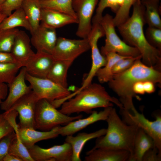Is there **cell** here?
Returning <instances> with one entry per match:
<instances>
[{"label":"cell","mask_w":161,"mask_h":161,"mask_svg":"<svg viewBox=\"0 0 161 161\" xmlns=\"http://www.w3.org/2000/svg\"><path fill=\"white\" fill-rule=\"evenodd\" d=\"M99 0H72V6L76 16L78 27L76 35L87 38L91 30L93 15Z\"/></svg>","instance_id":"obj_10"},{"label":"cell","mask_w":161,"mask_h":161,"mask_svg":"<svg viewBox=\"0 0 161 161\" xmlns=\"http://www.w3.org/2000/svg\"><path fill=\"white\" fill-rule=\"evenodd\" d=\"M161 154L156 147L148 150L143 157L142 161H160Z\"/></svg>","instance_id":"obj_40"},{"label":"cell","mask_w":161,"mask_h":161,"mask_svg":"<svg viewBox=\"0 0 161 161\" xmlns=\"http://www.w3.org/2000/svg\"><path fill=\"white\" fill-rule=\"evenodd\" d=\"M60 126L46 131H38L32 128H20L18 126L15 127L14 130L18 133L23 144L28 148L39 141L57 137L59 135Z\"/></svg>","instance_id":"obj_17"},{"label":"cell","mask_w":161,"mask_h":161,"mask_svg":"<svg viewBox=\"0 0 161 161\" xmlns=\"http://www.w3.org/2000/svg\"><path fill=\"white\" fill-rule=\"evenodd\" d=\"M141 57H129L121 59L114 65L112 70L113 75L123 72L130 68L137 59Z\"/></svg>","instance_id":"obj_37"},{"label":"cell","mask_w":161,"mask_h":161,"mask_svg":"<svg viewBox=\"0 0 161 161\" xmlns=\"http://www.w3.org/2000/svg\"><path fill=\"white\" fill-rule=\"evenodd\" d=\"M31 33V44L37 52L52 54L58 38L55 29L41 23L38 27Z\"/></svg>","instance_id":"obj_15"},{"label":"cell","mask_w":161,"mask_h":161,"mask_svg":"<svg viewBox=\"0 0 161 161\" xmlns=\"http://www.w3.org/2000/svg\"><path fill=\"white\" fill-rule=\"evenodd\" d=\"M141 59H137L125 71L114 74L112 78L108 82L109 87L119 97L123 108L129 111L135 109L132 101L134 97H137L132 89L134 84L145 81H151L155 84L161 83L160 71L146 65Z\"/></svg>","instance_id":"obj_2"},{"label":"cell","mask_w":161,"mask_h":161,"mask_svg":"<svg viewBox=\"0 0 161 161\" xmlns=\"http://www.w3.org/2000/svg\"><path fill=\"white\" fill-rule=\"evenodd\" d=\"M106 36L104 45L101 49L100 52L103 56L107 54L114 52L125 56H141L139 50L122 40L116 33L115 26L113 22V17L109 14L103 16L99 22Z\"/></svg>","instance_id":"obj_6"},{"label":"cell","mask_w":161,"mask_h":161,"mask_svg":"<svg viewBox=\"0 0 161 161\" xmlns=\"http://www.w3.org/2000/svg\"><path fill=\"white\" fill-rule=\"evenodd\" d=\"M16 137V134L13 131L0 140V161H3L5 157L8 154L10 145Z\"/></svg>","instance_id":"obj_36"},{"label":"cell","mask_w":161,"mask_h":161,"mask_svg":"<svg viewBox=\"0 0 161 161\" xmlns=\"http://www.w3.org/2000/svg\"><path fill=\"white\" fill-rule=\"evenodd\" d=\"M6 0H0V10L2 5L4 3Z\"/></svg>","instance_id":"obj_48"},{"label":"cell","mask_w":161,"mask_h":161,"mask_svg":"<svg viewBox=\"0 0 161 161\" xmlns=\"http://www.w3.org/2000/svg\"><path fill=\"white\" fill-rule=\"evenodd\" d=\"M17 62H18L11 52H0V63H10Z\"/></svg>","instance_id":"obj_41"},{"label":"cell","mask_w":161,"mask_h":161,"mask_svg":"<svg viewBox=\"0 0 161 161\" xmlns=\"http://www.w3.org/2000/svg\"><path fill=\"white\" fill-rule=\"evenodd\" d=\"M24 0H6L2 5L0 13L5 15L7 17L10 15L13 11L21 6Z\"/></svg>","instance_id":"obj_38"},{"label":"cell","mask_w":161,"mask_h":161,"mask_svg":"<svg viewBox=\"0 0 161 161\" xmlns=\"http://www.w3.org/2000/svg\"><path fill=\"white\" fill-rule=\"evenodd\" d=\"M31 41L24 31L19 30L15 38L11 53L16 61L23 66L29 59L34 53L31 48Z\"/></svg>","instance_id":"obj_19"},{"label":"cell","mask_w":161,"mask_h":161,"mask_svg":"<svg viewBox=\"0 0 161 161\" xmlns=\"http://www.w3.org/2000/svg\"><path fill=\"white\" fill-rule=\"evenodd\" d=\"M3 161H23L20 158L15 155L7 154L4 157Z\"/></svg>","instance_id":"obj_45"},{"label":"cell","mask_w":161,"mask_h":161,"mask_svg":"<svg viewBox=\"0 0 161 161\" xmlns=\"http://www.w3.org/2000/svg\"><path fill=\"white\" fill-rule=\"evenodd\" d=\"M123 1L124 0H100L95 14L92 19V24L99 23L103 16V12L106 8H110L112 12L116 13Z\"/></svg>","instance_id":"obj_31"},{"label":"cell","mask_w":161,"mask_h":161,"mask_svg":"<svg viewBox=\"0 0 161 161\" xmlns=\"http://www.w3.org/2000/svg\"><path fill=\"white\" fill-rule=\"evenodd\" d=\"M106 63L104 66L100 68L97 72L96 76L101 83L108 82L112 78V70L115 64L120 60L130 57L123 56L114 52L108 53L105 56Z\"/></svg>","instance_id":"obj_27"},{"label":"cell","mask_w":161,"mask_h":161,"mask_svg":"<svg viewBox=\"0 0 161 161\" xmlns=\"http://www.w3.org/2000/svg\"><path fill=\"white\" fill-rule=\"evenodd\" d=\"M55 59L51 54L37 52L25 64L26 72L31 76L46 78Z\"/></svg>","instance_id":"obj_14"},{"label":"cell","mask_w":161,"mask_h":161,"mask_svg":"<svg viewBox=\"0 0 161 161\" xmlns=\"http://www.w3.org/2000/svg\"><path fill=\"white\" fill-rule=\"evenodd\" d=\"M7 17L6 16L0 13V24L4 18Z\"/></svg>","instance_id":"obj_47"},{"label":"cell","mask_w":161,"mask_h":161,"mask_svg":"<svg viewBox=\"0 0 161 161\" xmlns=\"http://www.w3.org/2000/svg\"><path fill=\"white\" fill-rule=\"evenodd\" d=\"M26 73L25 68L22 67L18 74L7 84L9 92L1 105L0 108L2 110L8 111L18 100L32 90L30 86L26 83Z\"/></svg>","instance_id":"obj_13"},{"label":"cell","mask_w":161,"mask_h":161,"mask_svg":"<svg viewBox=\"0 0 161 161\" xmlns=\"http://www.w3.org/2000/svg\"><path fill=\"white\" fill-rule=\"evenodd\" d=\"M38 0L41 1H45V0Z\"/></svg>","instance_id":"obj_49"},{"label":"cell","mask_w":161,"mask_h":161,"mask_svg":"<svg viewBox=\"0 0 161 161\" xmlns=\"http://www.w3.org/2000/svg\"><path fill=\"white\" fill-rule=\"evenodd\" d=\"M140 1L141 0H124L123 4L113 18V23L115 27L123 23L129 18L131 7L135 3Z\"/></svg>","instance_id":"obj_34"},{"label":"cell","mask_w":161,"mask_h":161,"mask_svg":"<svg viewBox=\"0 0 161 161\" xmlns=\"http://www.w3.org/2000/svg\"><path fill=\"white\" fill-rule=\"evenodd\" d=\"M81 114L70 117L58 110L49 101L40 99L36 106L35 114V129L49 131L61 125H65L73 121L82 118Z\"/></svg>","instance_id":"obj_5"},{"label":"cell","mask_w":161,"mask_h":161,"mask_svg":"<svg viewBox=\"0 0 161 161\" xmlns=\"http://www.w3.org/2000/svg\"><path fill=\"white\" fill-rule=\"evenodd\" d=\"M31 27L30 33L39 26L41 21V7L38 0H24L21 6Z\"/></svg>","instance_id":"obj_25"},{"label":"cell","mask_w":161,"mask_h":161,"mask_svg":"<svg viewBox=\"0 0 161 161\" xmlns=\"http://www.w3.org/2000/svg\"><path fill=\"white\" fill-rule=\"evenodd\" d=\"M15 133L16 137L10 145L8 154L20 158L23 161H34L28 149L22 142L18 133L16 132Z\"/></svg>","instance_id":"obj_32"},{"label":"cell","mask_w":161,"mask_h":161,"mask_svg":"<svg viewBox=\"0 0 161 161\" xmlns=\"http://www.w3.org/2000/svg\"><path fill=\"white\" fill-rule=\"evenodd\" d=\"M72 2V0H47L40 1L42 8L54 10L77 19L73 9Z\"/></svg>","instance_id":"obj_29"},{"label":"cell","mask_w":161,"mask_h":161,"mask_svg":"<svg viewBox=\"0 0 161 161\" xmlns=\"http://www.w3.org/2000/svg\"><path fill=\"white\" fill-rule=\"evenodd\" d=\"M17 28L0 29V52H10L16 35Z\"/></svg>","instance_id":"obj_33"},{"label":"cell","mask_w":161,"mask_h":161,"mask_svg":"<svg viewBox=\"0 0 161 161\" xmlns=\"http://www.w3.org/2000/svg\"><path fill=\"white\" fill-rule=\"evenodd\" d=\"M145 36L149 43L153 47L161 50V29L148 27Z\"/></svg>","instance_id":"obj_35"},{"label":"cell","mask_w":161,"mask_h":161,"mask_svg":"<svg viewBox=\"0 0 161 161\" xmlns=\"http://www.w3.org/2000/svg\"><path fill=\"white\" fill-rule=\"evenodd\" d=\"M73 62L55 59L47 78L63 87L67 88V72Z\"/></svg>","instance_id":"obj_24"},{"label":"cell","mask_w":161,"mask_h":161,"mask_svg":"<svg viewBox=\"0 0 161 161\" xmlns=\"http://www.w3.org/2000/svg\"><path fill=\"white\" fill-rule=\"evenodd\" d=\"M41 23L56 29L68 24L78 23L76 18L66 14L49 9L42 8Z\"/></svg>","instance_id":"obj_21"},{"label":"cell","mask_w":161,"mask_h":161,"mask_svg":"<svg viewBox=\"0 0 161 161\" xmlns=\"http://www.w3.org/2000/svg\"><path fill=\"white\" fill-rule=\"evenodd\" d=\"M21 27L30 32L31 27L21 7L15 10L0 24V29H10Z\"/></svg>","instance_id":"obj_26"},{"label":"cell","mask_w":161,"mask_h":161,"mask_svg":"<svg viewBox=\"0 0 161 161\" xmlns=\"http://www.w3.org/2000/svg\"><path fill=\"white\" fill-rule=\"evenodd\" d=\"M14 131L11 123L6 117L4 113L0 114V140L4 136Z\"/></svg>","instance_id":"obj_39"},{"label":"cell","mask_w":161,"mask_h":161,"mask_svg":"<svg viewBox=\"0 0 161 161\" xmlns=\"http://www.w3.org/2000/svg\"><path fill=\"white\" fill-rule=\"evenodd\" d=\"M155 84L151 81H144L143 84L145 93L151 94L154 92L155 90Z\"/></svg>","instance_id":"obj_43"},{"label":"cell","mask_w":161,"mask_h":161,"mask_svg":"<svg viewBox=\"0 0 161 161\" xmlns=\"http://www.w3.org/2000/svg\"><path fill=\"white\" fill-rule=\"evenodd\" d=\"M113 108L109 106L105 108L99 112L93 111L88 117L73 121L64 126H60L59 134L63 136L73 135L89 125L100 120H106Z\"/></svg>","instance_id":"obj_16"},{"label":"cell","mask_w":161,"mask_h":161,"mask_svg":"<svg viewBox=\"0 0 161 161\" xmlns=\"http://www.w3.org/2000/svg\"><path fill=\"white\" fill-rule=\"evenodd\" d=\"M143 81H139L133 85L132 89L135 94L143 95L145 93L143 87Z\"/></svg>","instance_id":"obj_44"},{"label":"cell","mask_w":161,"mask_h":161,"mask_svg":"<svg viewBox=\"0 0 161 161\" xmlns=\"http://www.w3.org/2000/svg\"><path fill=\"white\" fill-rule=\"evenodd\" d=\"M120 113L122 120L126 124L137 126L150 136L161 154V115L160 112L153 114L155 120L153 121L147 119L136 109L131 112L123 107L120 109Z\"/></svg>","instance_id":"obj_7"},{"label":"cell","mask_w":161,"mask_h":161,"mask_svg":"<svg viewBox=\"0 0 161 161\" xmlns=\"http://www.w3.org/2000/svg\"><path fill=\"white\" fill-rule=\"evenodd\" d=\"M159 2H148L143 4L145 7L144 18L145 23L148 27L161 29L160 8Z\"/></svg>","instance_id":"obj_28"},{"label":"cell","mask_w":161,"mask_h":161,"mask_svg":"<svg viewBox=\"0 0 161 161\" xmlns=\"http://www.w3.org/2000/svg\"><path fill=\"white\" fill-rule=\"evenodd\" d=\"M132 6L131 16L117 27L118 30L125 42L139 50L143 64L160 70L161 50L149 43L144 32L145 6L141 1L135 3Z\"/></svg>","instance_id":"obj_1"},{"label":"cell","mask_w":161,"mask_h":161,"mask_svg":"<svg viewBox=\"0 0 161 161\" xmlns=\"http://www.w3.org/2000/svg\"><path fill=\"white\" fill-rule=\"evenodd\" d=\"M64 102L59 111L69 115L84 112L91 114L98 108L113 106L114 103L120 109L123 107L119 100L110 96L100 84L92 83L73 97Z\"/></svg>","instance_id":"obj_3"},{"label":"cell","mask_w":161,"mask_h":161,"mask_svg":"<svg viewBox=\"0 0 161 161\" xmlns=\"http://www.w3.org/2000/svg\"><path fill=\"white\" fill-rule=\"evenodd\" d=\"M7 84L5 83H0V107L3 100L6 98L8 93Z\"/></svg>","instance_id":"obj_42"},{"label":"cell","mask_w":161,"mask_h":161,"mask_svg":"<svg viewBox=\"0 0 161 161\" xmlns=\"http://www.w3.org/2000/svg\"><path fill=\"white\" fill-rule=\"evenodd\" d=\"M27 149L34 161H71L72 147L65 142L62 145H55L47 148L34 145Z\"/></svg>","instance_id":"obj_12"},{"label":"cell","mask_w":161,"mask_h":161,"mask_svg":"<svg viewBox=\"0 0 161 161\" xmlns=\"http://www.w3.org/2000/svg\"><path fill=\"white\" fill-rule=\"evenodd\" d=\"M86 155L85 161H129L130 154L123 150L100 148L92 149Z\"/></svg>","instance_id":"obj_18"},{"label":"cell","mask_w":161,"mask_h":161,"mask_svg":"<svg viewBox=\"0 0 161 161\" xmlns=\"http://www.w3.org/2000/svg\"><path fill=\"white\" fill-rule=\"evenodd\" d=\"M106 121L108 124L106 133L97 138L95 146L92 149L108 148L125 150L129 152L130 157L139 127L126 124L113 107Z\"/></svg>","instance_id":"obj_4"},{"label":"cell","mask_w":161,"mask_h":161,"mask_svg":"<svg viewBox=\"0 0 161 161\" xmlns=\"http://www.w3.org/2000/svg\"><path fill=\"white\" fill-rule=\"evenodd\" d=\"M23 66L21 63H0V83H10Z\"/></svg>","instance_id":"obj_30"},{"label":"cell","mask_w":161,"mask_h":161,"mask_svg":"<svg viewBox=\"0 0 161 161\" xmlns=\"http://www.w3.org/2000/svg\"><path fill=\"white\" fill-rule=\"evenodd\" d=\"M90 49L87 38L76 39L59 37L51 54L55 59L74 61Z\"/></svg>","instance_id":"obj_9"},{"label":"cell","mask_w":161,"mask_h":161,"mask_svg":"<svg viewBox=\"0 0 161 161\" xmlns=\"http://www.w3.org/2000/svg\"><path fill=\"white\" fill-rule=\"evenodd\" d=\"M39 99L32 90L18 100L9 109H14L18 112L19 115V122L18 124L19 128L35 129V114L36 104Z\"/></svg>","instance_id":"obj_11"},{"label":"cell","mask_w":161,"mask_h":161,"mask_svg":"<svg viewBox=\"0 0 161 161\" xmlns=\"http://www.w3.org/2000/svg\"><path fill=\"white\" fill-rule=\"evenodd\" d=\"M154 147H156L152 138L139 128L135 137L133 153L129 161H142L145 153Z\"/></svg>","instance_id":"obj_22"},{"label":"cell","mask_w":161,"mask_h":161,"mask_svg":"<svg viewBox=\"0 0 161 161\" xmlns=\"http://www.w3.org/2000/svg\"><path fill=\"white\" fill-rule=\"evenodd\" d=\"M97 43V41L95 40H92L90 42L92 64L89 72L83 81L81 86L82 88L85 87L92 83V81L98 70L104 66L106 63V57L101 54L99 50Z\"/></svg>","instance_id":"obj_23"},{"label":"cell","mask_w":161,"mask_h":161,"mask_svg":"<svg viewBox=\"0 0 161 161\" xmlns=\"http://www.w3.org/2000/svg\"><path fill=\"white\" fill-rule=\"evenodd\" d=\"M106 129H102L90 133H80L75 136L73 135L66 136L65 141L69 143L72 147L71 161H81V152L86 143L89 140L104 135Z\"/></svg>","instance_id":"obj_20"},{"label":"cell","mask_w":161,"mask_h":161,"mask_svg":"<svg viewBox=\"0 0 161 161\" xmlns=\"http://www.w3.org/2000/svg\"><path fill=\"white\" fill-rule=\"evenodd\" d=\"M26 80L39 99H44L51 103L62 100L71 93L67 88L56 83L47 78L32 76L26 72Z\"/></svg>","instance_id":"obj_8"},{"label":"cell","mask_w":161,"mask_h":161,"mask_svg":"<svg viewBox=\"0 0 161 161\" xmlns=\"http://www.w3.org/2000/svg\"><path fill=\"white\" fill-rule=\"evenodd\" d=\"M160 0H141V1L142 3H144L146 2H159Z\"/></svg>","instance_id":"obj_46"}]
</instances>
